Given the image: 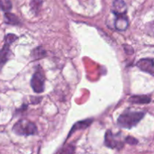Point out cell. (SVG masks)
<instances>
[{"mask_svg": "<svg viewBox=\"0 0 154 154\" xmlns=\"http://www.w3.org/2000/svg\"><path fill=\"white\" fill-rule=\"evenodd\" d=\"M145 115V113L141 111H126L120 114L117 120V124L119 126L125 129H130L136 126L143 119Z\"/></svg>", "mask_w": 154, "mask_h": 154, "instance_id": "1", "label": "cell"}, {"mask_svg": "<svg viewBox=\"0 0 154 154\" xmlns=\"http://www.w3.org/2000/svg\"><path fill=\"white\" fill-rule=\"evenodd\" d=\"M117 135H114L111 130H108L105 133V144L109 148L120 150L123 147L124 144L120 140L117 139Z\"/></svg>", "mask_w": 154, "mask_h": 154, "instance_id": "4", "label": "cell"}, {"mask_svg": "<svg viewBox=\"0 0 154 154\" xmlns=\"http://www.w3.org/2000/svg\"><path fill=\"white\" fill-rule=\"evenodd\" d=\"M10 45L11 44L8 43V42H5L4 47L2 48V49L0 50V70L8 60L9 54H10L11 52Z\"/></svg>", "mask_w": 154, "mask_h": 154, "instance_id": "8", "label": "cell"}, {"mask_svg": "<svg viewBox=\"0 0 154 154\" xmlns=\"http://www.w3.org/2000/svg\"><path fill=\"white\" fill-rule=\"evenodd\" d=\"M137 66L143 72L153 74L154 61L151 59H141L137 63Z\"/></svg>", "mask_w": 154, "mask_h": 154, "instance_id": "5", "label": "cell"}, {"mask_svg": "<svg viewBox=\"0 0 154 154\" xmlns=\"http://www.w3.org/2000/svg\"><path fill=\"white\" fill-rule=\"evenodd\" d=\"M4 18L5 23L7 24H10V25H18V24H20L19 19L14 14L7 12V13L5 14Z\"/></svg>", "mask_w": 154, "mask_h": 154, "instance_id": "11", "label": "cell"}, {"mask_svg": "<svg viewBox=\"0 0 154 154\" xmlns=\"http://www.w3.org/2000/svg\"><path fill=\"white\" fill-rule=\"evenodd\" d=\"M124 50L127 54H132L134 53V49L129 45H124Z\"/></svg>", "mask_w": 154, "mask_h": 154, "instance_id": "17", "label": "cell"}, {"mask_svg": "<svg viewBox=\"0 0 154 154\" xmlns=\"http://www.w3.org/2000/svg\"><path fill=\"white\" fill-rule=\"evenodd\" d=\"M32 56L35 60H38V59H42L46 56V51L42 48V47H38V48H35L32 52Z\"/></svg>", "mask_w": 154, "mask_h": 154, "instance_id": "12", "label": "cell"}, {"mask_svg": "<svg viewBox=\"0 0 154 154\" xmlns=\"http://www.w3.org/2000/svg\"><path fill=\"white\" fill-rule=\"evenodd\" d=\"M125 141H126V143H127V144H132V145H135V144H137L138 143V140L132 136L126 137Z\"/></svg>", "mask_w": 154, "mask_h": 154, "instance_id": "16", "label": "cell"}, {"mask_svg": "<svg viewBox=\"0 0 154 154\" xmlns=\"http://www.w3.org/2000/svg\"><path fill=\"white\" fill-rule=\"evenodd\" d=\"M92 122H93V120L87 119V120H83V121H80V122H78V123H76L73 126L72 129H71L68 138H69L71 135V134H73L75 131L79 130V129H86V128H87L90 124H91Z\"/></svg>", "mask_w": 154, "mask_h": 154, "instance_id": "9", "label": "cell"}, {"mask_svg": "<svg viewBox=\"0 0 154 154\" xmlns=\"http://www.w3.org/2000/svg\"><path fill=\"white\" fill-rule=\"evenodd\" d=\"M30 85L36 93H41L45 90V75L40 67L33 74Z\"/></svg>", "mask_w": 154, "mask_h": 154, "instance_id": "3", "label": "cell"}, {"mask_svg": "<svg viewBox=\"0 0 154 154\" xmlns=\"http://www.w3.org/2000/svg\"><path fill=\"white\" fill-rule=\"evenodd\" d=\"M127 6L123 0H114L113 2V13L115 16L126 14Z\"/></svg>", "mask_w": 154, "mask_h": 154, "instance_id": "6", "label": "cell"}, {"mask_svg": "<svg viewBox=\"0 0 154 154\" xmlns=\"http://www.w3.org/2000/svg\"><path fill=\"white\" fill-rule=\"evenodd\" d=\"M17 39V36L15 35L14 34H8L5 36V42H8V43L11 45Z\"/></svg>", "mask_w": 154, "mask_h": 154, "instance_id": "15", "label": "cell"}, {"mask_svg": "<svg viewBox=\"0 0 154 154\" xmlns=\"http://www.w3.org/2000/svg\"><path fill=\"white\" fill-rule=\"evenodd\" d=\"M151 99L148 96H133L129 99V102L135 104H148Z\"/></svg>", "mask_w": 154, "mask_h": 154, "instance_id": "10", "label": "cell"}, {"mask_svg": "<svg viewBox=\"0 0 154 154\" xmlns=\"http://www.w3.org/2000/svg\"><path fill=\"white\" fill-rule=\"evenodd\" d=\"M0 8L4 11H9L12 8L11 2L10 0H0Z\"/></svg>", "mask_w": 154, "mask_h": 154, "instance_id": "14", "label": "cell"}, {"mask_svg": "<svg viewBox=\"0 0 154 154\" xmlns=\"http://www.w3.org/2000/svg\"><path fill=\"white\" fill-rule=\"evenodd\" d=\"M42 0H32L30 2V7L31 10L35 12V14H38V12L40 11L41 7L42 5Z\"/></svg>", "mask_w": 154, "mask_h": 154, "instance_id": "13", "label": "cell"}, {"mask_svg": "<svg viewBox=\"0 0 154 154\" xmlns=\"http://www.w3.org/2000/svg\"><path fill=\"white\" fill-rule=\"evenodd\" d=\"M129 26V20L126 14L116 16L114 26L118 31H125Z\"/></svg>", "mask_w": 154, "mask_h": 154, "instance_id": "7", "label": "cell"}, {"mask_svg": "<svg viewBox=\"0 0 154 154\" xmlns=\"http://www.w3.org/2000/svg\"><path fill=\"white\" fill-rule=\"evenodd\" d=\"M13 131L17 135L29 136L37 133V127L34 123L26 120H21L14 126Z\"/></svg>", "mask_w": 154, "mask_h": 154, "instance_id": "2", "label": "cell"}, {"mask_svg": "<svg viewBox=\"0 0 154 154\" xmlns=\"http://www.w3.org/2000/svg\"><path fill=\"white\" fill-rule=\"evenodd\" d=\"M153 75H154V72H153Z\"/></svg>", "mask_w": 154, "mask_h": 154, "instance_id": "18", "label": "cell"}]
</instances>
